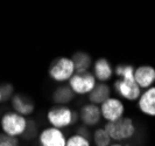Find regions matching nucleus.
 Listing matches in <instances>:
<instances>
[{"mask_svg": "<svg viewBox=\"0 0 155 146\" xmlns=\"http://www.w3.org/2000/svg\"><path fill=\"white\" fill-rule=\"evenodd\" d=\"M27 124L28 122L19 114H7L1 119V125L5 133L11 137L23 134L27 129Z\"/></svg>", "mask_w": 155, "mask_h": 146, "instance_id": "4", "label": "nucleus"}, {"mask_svg": "<svg viewBox=\"0 0 155 146\" xmlns=\"http://www.w3.org/2000/svg\"><path fill=\"white\" fill-rule=\"evenodd\" d=\"M101 116L107 121V123L117 122L124 117L125 107L124 103L118 98L110 97L107 100H105L101 105Z\"/></svg>", "mask_w": 155, "mask_h": 146, "instance_id": "7", "label": "nucleus"}, {"mask_svg": "<svg viewBox=\"0 0 155 146\" xmlns=\"http://www.w3.org/2000/svg\"><path fill=\"white\" fill-rule=\"evenodd\" d=\"M138 108L143 115L155 117V87L146 89L138 100Z\"/></svg>", "mask_w": 155, "mask_h": 146, "instance_id": "10", "label": "nucleus"}, {"mask_svg": "<svg viewBox=\"0 0 155 146\" xmlns=\"http://www.w3.org/2000/svg\"><path fill=\"white\" fill-rule=\"evenodd\" d=\"M12 87L11 85H2L1 87V89H0V91H1V95H2V100H7L8 97L11 96V93H12Z\"/></svg>", "mask_w": 155, "mask_h": 146, "instance_id": "22", "label": "nucleus"}, {"mask_svg": "<svg viewBox=\"0 0 155 146\" xmlns=\"http://www.w3.org/2000/svg\"><path fill=\"white\" fill-rule=\"evenodd\" d=\"M77 134H79V136H83V137L87 138V137H89V131L86 130V129H84V127H81V129H78Z\"/></svg>", "mask_w": 155, "mask_h": 146, "instance_id": "23", "label": "nucleus"}, {"mask_svg": "<svg viewBox=\"0 0 155 146\" xmlns=\"http://www.w3.org/2000/svg\"><path fill=\"white\" fill-rule=\"evenodd\" d=\"M93 139L96 146H110L111 145V138L107 134L105 129H98L93 133Z\"/></svg>", "mask_w": 155, "mask_h": 146, "instance_id": "17", "label": "nucleus"}, {"mask_svg": "<svg viewBox=\"0 0 155 146\" xmlns=\"http://www.w3.org/2000/svg\"><path fill=\"white\" fill-rule=\"evenodd\" d=\"M69 87L72 91L79 95L90 93L96 88V77L90 73L75 74L70 78Z\"/></svg>", "mask_w": 155, "mask_h": 146, "instance_id": "6", "label": "nucleus"}, {"mask_svg": "<svg viewBox=\"0 0 155 146\" xmlns=\"http://www.w3.org/2000/svg\"><path fill=\"white\" fill-rule=\"evenodd\" d=\"M0 146H11V145H7V144H0Z\"/></svg>", "mask_w": 155, "mask_h": 146, "instance_id": "25", "label": "nucleus"}, {"mask_svg": "<svg viewBox=\"0 0 155 146\" xmlns=\"http://www.w3.org/2000/svg\"><path fill=\"white\" fill-rule=\"evenodd\" d=\"M110 146H132V145H128V144H119V143H117V144H112V145Z\"/></svg>", "mask_w": 155, "mask_h": 146, "instance_id": "24", "label": "nucleus"}, {"mask_svg": "<svg viewBox=\"0 0 155 146\" xmlns=\"http://www.w3.org/2000/svg\"><path fill=\"white\" fill-rule=\"evenodd\" d=\"M35 134H36V125L34 122H28L27 124V129L25 131V133H23V137L25 138H28L31 139L33 137H35Z\"/></svg>", "mask_w": 155, "mask_h": 146, "instance_id": "20", "label": "nucleus"}, {"mask_svg": "<svg viewBox=\"0 0 155 146\" xmlns=\"http://www.w3.org/2000/svg\"><path fill=\"white\" fill-rule=\"evenodd\" d=\"M134 78L140 89H149L155 83V68L148 64L140 66L135 68Z\"/></svg>", "mask_w": 155, "mask_h": 146, "instance_id": "8", "label": "nucleus"}, {"mask_svg": "<svg viewBox=\"0 0 155 146\" xmlns=\"http://www.w3.org/2000/svg\"><path fill=\"white\" fill-rule=\"evenodd\" d=\"M94 77L98 78L99 81H107L111 78L113 71H112V67L110 64V62L106 59H99L94 63Z\"/></svg>", "mask_w": 155, "mask_h": 146, "instance_id": "12", "label": "nucleus"}, {"mask_svg": "<svg viewBox=\"0 0 155 146\" xmlns=\"http://www.w3.org/2000/svg\"><path fill=\"white\" fill-rule=\"evenodd\" d=\"M114 89L123 98L127 100H138L141 96V89L135 78H119L114 82Z\"/></svg>", "mask_w": 155, "mask_h": 146, "instance_id": "5", "label": "nucleus"}, {"mask_svg": "<svg viewBox=\"0 0 155 146\" xmlns=\"http://www.w3.org/2000/svg\"><path fill=\"white\" fill-rule=\"evenodd\" d=\"M72 61H74V64H75L76 74L87 73V69L91 67V63H92L91 57L84 52H77L76 54H74Z\"/></svg>", "mask_w": 155, "mask_h": 146, "instance_id": "15", "label": "nucleus"}, {"mask_svg": "<svg viewBox=\"0 0 155 146\" xmlns=\"http://www.w3.org/2000/svg\"><path fill=\"white\" fill-rule=\"evenodd\" d=\"M2 100V95H1V91H0V100Z\"/></svg>", "mask_w": 155, "mask_h": 146, "instance_id": "26", "label": "nucleus"}, {"mask_svg": "<svg viewBox=\"0 0 155 146\" xmlns=\"http://www.w3.org/2000/svg\"><path fill=\"white\" fill-rule=\"evenodd\" d=\"M77 114L72 112L69 108L67 107H55L50 109L48 112V121L49 123L53 125V127L56 129H61V127H67L70 124L75 123L77 121Z\"/></svg>", "mask_w": 155, "mask_h": 146, "instance_id": "3", "label": "nucleus"}, {"mask_svg": "<svg viewBox=\"0 0 155 146\" xmlns=\"http://www.w3.org/2000/svg\"><path fill=\"white\" fill-rule=\"evenodd\" d=\"M111 89L107 84H98L89 95V100L92 104H103L105 100L110 98Z\"/></svg>", "mask_w": 155, "mask_h": 146, "instance_id": "13", "label": "nucleus"}, {"mask_svg": "<svg viewBox=\"0 0 155 146\" xmlns=\"http://www.w3.org/2000/svg\"><path fill=\"white\" fill-rule=\"evenodd\" d=\"M75 71L76 70L72 59L60 57L51 63L49 68V75L56 82H65L68 80L70 81Z\"/></svg>", "mask_w": 155, "mask_h": 146, "instance_id": "2", "label": "nucleus"}, {"mask_svg": "<svg viewBox=\"0 0 155 146\" xmlns=\"http://www.w3.org/2000/svg\"><path fill=\"white\" fill-rule=\"evenodd\" d=\"M101 108H98L96 104H87L83 107L81 111V119L86 126H96L101 122Z\"/></svg>", "mask_w": 155, "mask_h": 146, "instance_id": "11", "label": "nucleus"}, {"mask_svg": "<svg viewBox=\"0 0 155 146\" xmlns=\"http://www.w3.org/2000/svg\"><path fill=\"white\" fill-rule=\"evenodd\" d=\"M67 146H90V141L83 136L75 134L67 140Z\"/></svg>", "mask_w": 155, "mask_h": 146, "instance_id": "19", "label": "nucleus"}, {"mask_svg": "<svg viewBox=\"0 0 155 146\" xmlns=\"http://www.w3.org/2000/svg\"><path fill=\"white\" fill-rule=\"evenodd\" d=\"M41 146H67V140L60 129L48 127L40 133Z\"/></svg>", "mask_w": 155, "mask_h": 146, "instance_id": "9", "label": "nucleus"}, {"mask_svg": "<svg viewBox=\"0 0 155 146\" xmlns=\"http://www.w3.org/2000/svg\"><path fill=\"white\" fill-rule=\"evenodd\" d=\"M105 131L107 132L110 138L116 141H124L131 139L135 134V125L132 118L123 117L117 122H111L105 125Z\"/></svg>", "mask_w": 155, "mask_h": 146, "instance_id": "1", "label": "nucleus"}, {"mask_svg": "<svg viewBox=\"0 0 155 146\" xmlns=\"http://www.w3.org/2000/svg\"><path fill=\"white\" fill-rule=\"evenodd\" d=\"M135 68L131 64H119L116 68V74L119 78H134Z\"/></svg>", "mask_w": 155, "mask_h": 146, "instance_id": "18", "label": "nucleus"}, {"mask_svg": "<svg viewBox=\"0 0 155 146\" xmlns=\"http://www.w3.org/2000/svg\"><path fill=\"white\" fill-rule=\"evenodd\" d=\"M72 98H74V91L71 90L70 87H67V85L58 87L54 91V95H53L54 102L60 103V104L69 103L70 100H72Z\"/></svg>", "mask_w": 155, "mask_h": 146, "instance_id": "16", "label": "nucleus"}, {"mask_svg": "<svg viewBox=\"0 0 155 146\" xmlns=\"http://www.w3.org/2000/svg\"><path fill=\"white\" fill-rule=\"evenodd\" d=\"M12 105L19 115H29L34 110V104L29 98L23 97L21 95H16L12 100Z\"/></svg>", "mask_w": 155, "mask_h": 146, "instance_id": "14", "label": "nucleus"}, {"mask_svg": "<svg viewBox=\"0 0 155 146\" xmlns=\"http://www.w3.org/2000/svg\"><path fill=\"white\" fill-rule=\"evenodd\" d=\"M0 144H7L11 146H18V140L8 134H0Z\"/></svg>", "mask_w": 155, "mask_h": 146, "instance_id": "21", "label": "nucleus"}]
</instances>
